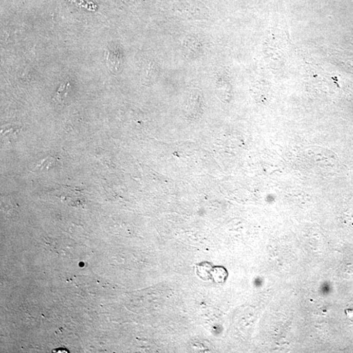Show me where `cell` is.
I'll return each mask as SVG.
<instances>
[{
  "label": "cell",
  "mask_w": 353,
  "mask_h": 353,
  "mask_svg": "<svg viewBox=\"0 0 353 353\" xmlns=\"http://www.w3.org/2000/svg\"><path fill=\"white\" fill-rule=\"evenodd\" d=\"M70 88V84L68 82L62 83L60 86L59 90H57L56 95H54L53 101L57 102H62L66 98Z\"/></svg>",
  "instance_id": "1"
},
{
  "label": "cell",
  "mask_w": 353,
  "mask_h": 353,
  "mask_svg": "<svg viewBox=\"0 0 353 353\" xmlns=\"http://www.w3.org/2000/svg\"><path fill=\"white\" fill-rule=\"evenodd\" d=\"M107 64L110 70L114 72L119 70L120 60L118 55L114 54V52H107Z\"/></svg>",
  "instance_id": "2"
},
{
  "label": "cell",
  "mask_w": 353,
  "mask_h": 353,
  "mask_svg": "<svg viewBox=\"0 0 353 353\" xmlns=\"http://www.w3.org/2000/svg\"><path fill=\"white\" fill-rule=\"evenodd\" d=\"M66 349H55L54 350L53 352H68V351H66Z\"/></svg>",
  "instance_id": "3"
}]
</instances>
